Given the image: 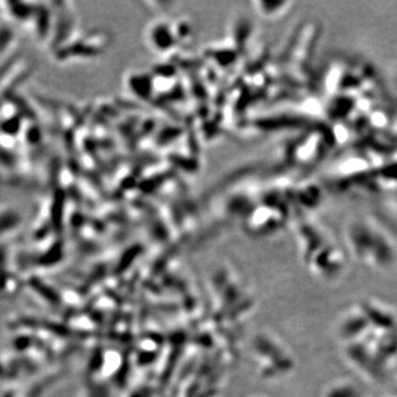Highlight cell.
Here are the masks:
<instances>
[{
  "label": "cell",
  "instance_id": "obj_1",
  "mask_svg": "<svg viewBox=\"0 0 397 397\" xmlns=\"http://www.w3.org/2000/svg\"><path fill=\"white\" fill-rule=\"evenodd\" d=\"M255 11L264 19H274L283 17L289 10L293 3H263V1H255Z\"/></svg>",
  "mask_w": 397,
  "mask_h": 397
}]
</instances>
